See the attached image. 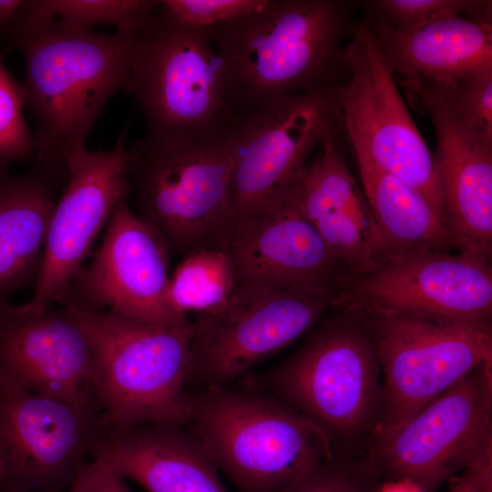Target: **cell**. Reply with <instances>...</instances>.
I'll list each match as a JSON object with an SVG mask.
<instances>
[{"label": "cell", "instance_id": "1", "mask_svg": "<svg viewBox=\"0 0 492 492\" xmlns=\"http://www.w3.org/2000/svg\"><path fill=\"white\" fill-rule=\"evenodd\" d=\"M25 58L24 106L36 123L38 164L67 169L85 147L111 97L124 90L135 32L105 35L36 13L25 1L15 20L0 33Z\"/></svg>", "mask_w": 492, "mask_h": 492}, {"label": "cell", "instance_id": "2", "mask_svg": "<svg viewBox=\"0 0 492 492\" xmlns=\"http://www.w3.org/2000/svg\"><path fill=\"white\" fill-rule=\"evenodd\" d=\"M356 2L271 0L263 10L210 26L241 119L304 91L341 86Z\"/></svg>", "mask_w": 492, "mask_h": 492}, {"label": "cell", "instance_id": "3", "mask_svg": "<svg viewBox=\"0 0 492 492\" xmlns=\"http://www.w3.org/2000/svg\"><path fill=\"white\" fill-rule=\"evenodd\" d=\"M288 358L238 383L268 393L311 420L335 452L364 455L383 409V374L363 315L333 307Z\"/></svg>", "mask_w": 492, "mask_h": 492}, {"label": "cell", "instance_id": "4", "mask_svg": "<svg viewBox=\"0 0 492 492\" xmlns=\"http://www.w3.org/2000/svg\"><path fill=\"white\" fill-rule=\"evenodd\" d=\"M141 108L146 137L211 141L231 138L241 118L226 63L210 27H191L159 7L135 32L125 86Z\"/></svg>", "mask_w": 492, "mask_h": 492}, {"label": "cell", "instance_id": "5", "mask_svg": "<svg viewBox=\"0 0 492 492\" xmlns=\"http://www.w3.org/2000/svg\"><path fill=\"white\" fill-rule=\"evenodd\" d=\"M188 426L239 492H281L335 448L279 398L241 383L189 392Z\"/></svg>", "mask_w": 492, "mask_h": 492}, {"label": "cell", "instance_id": "6", "mask_svg": "<svg viewBox=\"0 0 492 492\" xmlns=\"http://www.w3.org/2000/svg\"><path fill=\"white\" fill-rule=\"evenodd\" d=\"M68 308L89 339L96 395L111 430L188 425L192 322L165 324Z\"/></svg>", "mask_w": 492, "mask_h": 492}, {"label": "cell", "instance_id": "7", "mask_svg": "<svg viewBox=\"0 0 492 492\" xmlns=\"http://www.w3.org/2000/svg\"><path fill=\"white\" fill-rule=\"evenodd\" d=\"M128 152L137 214L171 254L225 250L232 229L233 135L211 141L145 136Z\"/></svg>", "mask_w": 492, "mask_h": 492}, {"label": "cell", "instance_id": "8", "mask_svg": "<svg viewBox=\"0 0 492 492\" xmlns=\"http://www.w3.org/2000/svg\"><path fill=\"white\" fill-rule=\"evenodd\" d=\"M359 313L373 334L383 374V409L370 443L389 437L464 376L492 362L491 317Z\"/></svg>", "mask_w": 492, "mask_h": 492}, {"label": "cell", "instance_id": "9", "mask_svg": "<svg viewBox=\"0 0 492 492\" xmlns=\"http://www.w3.org/2000/svg\"><path fill=\"white\" fill-rule=\"evenodd\" d=\"M334 301L313 290L237 286L221 307L192 322L189 391L244 379L311 331Z\"/></svg>", "mask_w": 492, "mask_h": 492}, {"label": "cell", "instance_id": "10", "mask_svg": "<svg viewBox=\"0 0 492 492\" xmlns=\"http://www.w3.org/2000/svg\"><path fill=\"white\" fill-rule=\"evenodd\" d=\"M344 61L347 75L338 89L340 122L356 160L370 162L418 190L443 221L434 154L363 20L354 23Z\"/></svg>", "mask_w": 492, "mask_h": 492}, {"label": "cell", "instance_id": "11", "mask_svg": "<svg viewBox=\"0 0 492 492\" xmlns=\"http://www.w3.org/2000/svg\"><path fill=\"white\" fill-rule=\"evenodd\" d=\"M339 87L282 97L240 122L233 134L232 228L280 203L317 149L336 142Z\"/></svg>", "mask_w": 492, "mask_h": 492}, {"label": "cell", "instance_id": "12", "mask_svg": "<svg viewBox=\"0 0 492 492\" xmlns=\"http://www.w3.org/2000/svg\"><path fill=\"white\" fill-rule=\"evenodd\" d=\"M492 450V362L484 363L417 412L364 457L380 479L435 492Z\"/></svg>", "mask_w": 492, "mask_h": 492}, {"label": "cell", "instance_id": "13", "mask_svg": "<svg viewBox=\"0 0 492 492\" xmlns=\"http://www.w3.org/2000/svg\"><path fill=\"white\" fill-rule=\"evenodd\" d=\"M109 430L99 409L0 377V492H67Z\"/></svg>", "mask_w": 492, "mask_h": 492}, {"label": "cell", "instance_id": "14", "mask_svg": "<svg viewBox=\"0 0 492 492\" xmlns=\"http://www.w3.org/2000/svg\"><path fill=\"white\" fill-rule=\"evenodd\" d=\"M170 254L162 238L125 198L111 213L92 261L80 269L56 302L157 323H187L189 318L178 315L168 300Z\"/></svg>", "mask_w": 492, "mask_h": 492}, {"label": "cell", "instance_id": "15", "mask_svg": "<svg viewBox=\"0 0 492 492\" xmlns=\"http://www.w3.org/2000/svg\"><path fill=\"white\" fill-rule=\"evenodd\" d=\"M400 85L434 126L443 221L453 250L491 262L492 132L460 114L446 83L402 78Z\"/></svg>", "mask_w": 492, "mask_h": 492}, {"label": "cell", "instance_id": "16", "mask_svg": "<svg viewBox=\"0 0 492 492\" xmlns=\"http://www.w3.org/2000/svg\"><path fill=\"white\" fill-rule=\"evenodd\" d=\"M127 136L125 128L111 150L83 147L68 157L67 182L50 216L32 297L21 304L26 310L42 312L58 301L115 207L131 193Z\"/></svg>", "mask_w": 492, "mask_h": 492}, {"label": "cell", "instance_id": "17", "mask_svg": "<svg viewBox=\"0 0 492 492\" xmlns=\"http://www.w3.org/2000/svg\"><path fill=\"white\" fill-rule=\"evenodd\" d=\"M333 307L451 318L491 317V262L451 251L390 259L353 278Z\"/></svg>", "mask_w": 492, "mask_h": 492}, {"label": "cell", "instance_id": "18", "mask_svg": "<svg viewBox=\"0 0 492 492\" xmlns=\"http://www.w3.org/2000/svg\"><path fill=\"white\" fill-rule=\"evenodd\" d=\"M0 377L41 395L101 410L89 339L66 306L34 313L0 302Z\"/></svg>", "mask_w": 492, "mask_h": 492}, {"label": "cell", "instance_id": "19", "mask_svg": "<svg viewBox=\"0 0 492 492\" xmlns=\"http://www.w3.org/2000/svg\"><path fill=\"white\" fill-rule=\"evenodd\" d=\"M225 250L237 286L306 289L336 299L351 280L313 224L286 198L236 224Z\"/></svg>", "mask_w": 492, "mask_h": 492}, {"label": "cell", "instance_id": "20", "mask_svg": "<svg viewBox=\"0 0 492 492\" xmlns=\"http://www.w3.org/2000/svg\"><path fill=\"white\" fill-rule=\"evenodd\" d=\"M351 279L389 260L370 206L333 141L323 142L285 196Z\"/></svg>", "mask_w": 492, "mask_h": 492}, {"label": "cell", "instance_id": "21", "mask_svg": "<svg viewBox=\"0 0 492 492\" xmlns=\"http://www.w3.org/2000/svg\"><path fill=\"white\" fill-rule=\"evenodd\" d=\"M382 56L400 78L455 82L492 70V24L447 12L411 28L365 16Z\"/></svg>", "mask_w": 492, "mask_h": 492}, {"label": "cell", "instance_id": "22", "mask_svg": "<svg viewBox=\"0 0 492 492\" xmlns=\"http://www.w3.org/2000/svg\"><path fill=\"white\" fill-rule=\"evenodd\" d=\"M96 457L147 492H229L211 456L188 425L110 429Z\"/></svg>", "mask_w": 492, "mask_h": 492}, {"label": "cell", "instance_id": "23", "mask_svg": "<svg viewBox=\"0 0 492 492\" xmlns=\"http://www.w3.org/2000/svg\"><path fill=\"white\" fill-rule=\"evenodd\" d=\"M67 169L38 164L14 174L0 165V302L35 284L46 230Z\"/></svg>", "mask_w": 492, "mask_h": 492}, {"label": "cell", "instance_id": "24", "mask_svg": "<svg viewBox=\"0 0 492 492\" xmlns=\"http://www.w3.org/2000/svg\"><path fill=\"white\" fill-rule=\"evenodd\" d=\"M363 191L389 260L426 251H452L444 223L426 199L398 178L357 161Z\"/></svg>", "mask_w": 492, "mask_h": 492}, {"label": "cell", "instance_id": "25", "mask_svg": "<svg viewBox=\"0 0 492 492\" xmlns=\"http://www.w3.org/2000/svg\"><path fill=\"white\" fill-rule=\"evenodd\" d=\"M237 287L232 260L226 250L205 249L190 253L169 276L168 300L179 316L200 314L221 307Z\"/></svg>", "mask_w": 492, "mask_h": 492}, {"label": "cell", "instance_id": "26", "mask_svg": "<svg viewBox=\"0 0 492 492\" xmlns=\"http://www.w3.org/2000/svg\"><path fill=\"white\" fill-rule=\"evenodd\" d=\"M30 6L38 14L91 30L95 26H112L116 31L134 33L158 11V0H34Z\"/></svg>", "mask_w": 492, "mask_h": 492}, {"label": "cell", "instance_id": "27", "mask_svg": "<svg viewBox=\"0 0 492 492\" xmlns=\"http://www.w3.org/2000/svg\"><path fill=\"white\" fill-rule=\"evenodd\" d=\"M362 5L365 16L399 29L421 26L447 12L492 24V2L487 0H370Z\"/></svg>", "mask_w": 492, "mask_h": 492}, {"label": "cell", "instance_id": "28", "mask_svg": "<svg viewBox=\"0 0 492 492\" xmlns=\"http://www.w3.org/2000/svg\"><path fill=\"white\" fill-rule=\"evenodd\" d=\"M381 483L364 455L335 452L281 492H378Z\"/></svg>", "mask_w": 492, "mask_h": 492}, {"label": "cell", "instance_id": "29", "mask_svg": "<svg viewBox=\"0 0 492 492\" xmlns=\"http://www.w3.org/2000/svg\"><path fill=\"white\" fill-rule=\"evenodd\" d=\"M22 86L0 56V160L22 159L35 151L34 135L26 122Z\"/></svg>", "mask_w": 492, "mask_h": 492}, {"label": "cell", "instance_id": "30", "mask_svg": "<svg viewBox=\"0 0 492 492\" xmlns=\"http://www.w3.org/2000/svg\"><path fill=\"white\" fill-rule=\"evenodd\" d=\"M271 0H162L161 10L191 27H210L263 10Z\"/></svg>", "mask_w": 492, "mask_h": 492}, {"label": "cell", "instance_id": "31", "mask_svg": "<svg viewBox=\"0 0 492 492\" xmlns=\"http://www.w3.org/2000/svg\"><path fill=\"white\" fill-rule=\"evenodd\" d=\"M446 85L460 114L472 125L492 132V70Z\"/></svg>", "mask_w": 492, "mask_h": 492}, {"label": "cell", "instance_id": "32", "mask_svg": "<svg viewBox=\"0 0 492 492\" xmlns=\"http://www.w3.org/2000/svg\"><path fill=\"white\" fill-rule=\"evenodd\" d=\"M106 460L96 457L80 470L67 492H132Z\"/></svg>", "mask_w": 492, "mask_h": 492}, {"label": "cell", "instance_id": "33", "mask_svg": "<svg viewBox=\"0 0 492 492\" xmlns=\"http://www.w3.org/2000/svg\"><path fill=\"white\" fill-rule=\"evenodd\" d=\"M491 487L492 450L465 467L448 492H491Z\"/></svg>", "mask_w": 492, "mask_h": 492}, {"label": "cell", "instance_id": "34", "mask_svg": "<svg viewBox=\"0 0 492 492\" xmlns=\"http://www.w3.org/2000/svg\"><path fill=\"white\" fill-rule=\"evenodd\" d=\"M24 4L22 0H0V33L15 20Z\"/></svg>", "mask_w": 492, "mask_h": 492}, {"label": "cell", "instance_id": "35", "mask_svg": "<svg viewBox=\"0 0 492 492\" xmlns=\"http://www.w3.org/2000/svg\"><path fill=\"white\" fill-rule=\"evenodd\" d=\"M0 478H1V468H0Z\"/></svg>", "mask_w": 492, "mask_h": 492}]
</instances>
